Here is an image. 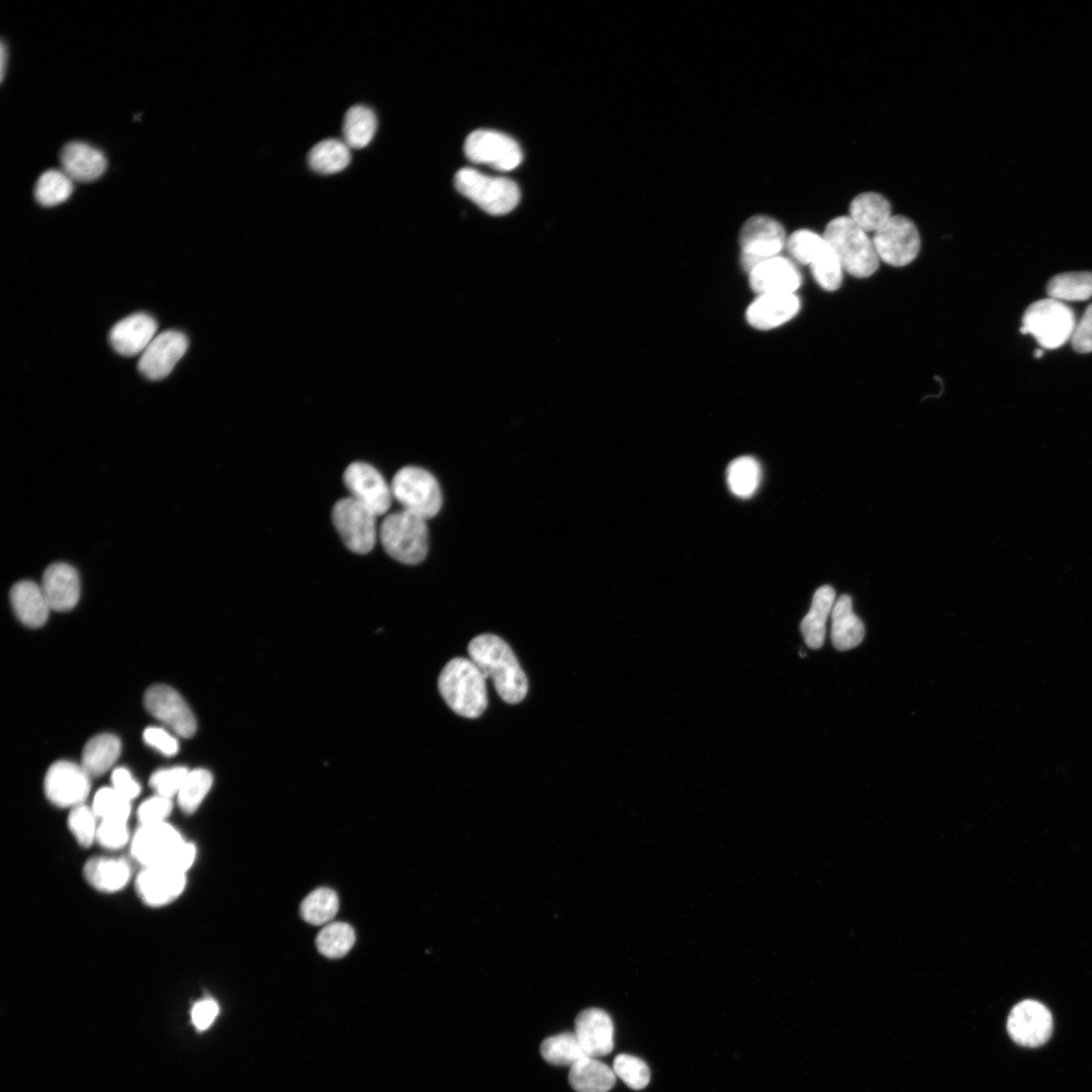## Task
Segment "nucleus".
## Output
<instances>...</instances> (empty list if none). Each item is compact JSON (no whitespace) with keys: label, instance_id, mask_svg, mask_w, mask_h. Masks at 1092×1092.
<instances>
[{"label":"nucleus","instance_id":"f257e3e1","mask_svg":"<svg viewBox=\"0 0 1092 1092\" xmlns=\"http://www.w3.org/2000/svg\"><path fill=\"white\" fill-rule=\"evenodd\" d=\"M469 658L485 678H491L498 696L518 704L528 693V679L509 644L494 634L474 637L467 648Z\"/></svg>","mask_w":1092,"mask_h":1092},{"label":"nucleus","instance_id":"f03ea898","mask_svg":"<svg viewBox=\"0 0 1092 1092\" xmlns=\"http://www.w3.org/2000/svg\"><path fill=\"white\" fill-rule=\"evenodd\" d=\"M130 853L143 868L165 867L186 873L195 860L196 847L163 822L141 825L131 838Z\"/></svg>","mask_w":1092,"mask_h":1092},{"label":"nucleus","instance_id":"7ed1b4c3","mask_svg":"<svg viewBox=\"0 0 1092 1092\" xmlns=\"http://www.w3.org/2000/svg\"><path fill=\"white\" fill-rule=\"evenodd\" d=\"M485 679L470 658L455 657L443 667L438 688L453 712L473 719L479 717L487 707Z\"/></svg>","mask_w":1092,"mask_h":1092},{"label":"nucleus","instance_id":"20e7f679","mask_svg":"<svg viewBox=\"0 0 1092 1092\" xmlns=\"http://www.w3.org/2000/svg\"><path fill=\"white\" fill-rule=\"evenodd\" d=\"M824 239L834 251L845 272L857 278L873 275L879 268V257L873 239L848 215L831 219Z\"/></svg>","mask_w":1092,"mask_h":1092},{"label":"nucleus","instance_id":"39448f33","mask_svg":"<svg viewBox=\"0 0 1092 1092\" xmlns=\"http://www.w3.org/2000/svg\"><path fill=\"white\" fill-rule=\"evenodd\" d=\"M379 538L387 554L401 563L418 564L427 556L429 533L426 520L404 510L383 519Z\"/></svg>","mask_w":1092,"mask_h":1092},{"label":"nucleus","instance_id":"423d86ee","mask_svg":"<svg viewBox=\"0 0 1092 1092\" xmlns=\"http://www.w3.org/2000/svg\"><path fill=\"white\" fill-rule=\"evenodd\" d=\"M454 184L459 193L491 215L509 213L520 201V189L514 181L472 168L460 169L455 174Z\"/></svg>","mask_w":1092,"mask_h":1092},{"label":"nucleus","instance_id":"0eeeda50","mask_svg":"<svg viewBox=\"0 0 1092 1092\" xmlns=\"http://www.w3.org/2000/svg\"><path fill=\"white\" fill-rule=\"evenodd\" d=\"M1076 327L1074 311L1060 300L1040 299L1022 317L1021 334H1030L1041 348L1057 349L1071 340Z\"/></svg>","mask_w":1092,"mask_h":1092},{"label":"nucleus","instance_id":"6e6552de","mask_svg":"<svg viewBox=\"0 0 1092 1092\" xmlns=\"http://www.w3.org/2000/svg\"><path fill=\"white\" fill-rule=\"evenodd\" d=\"M392 497L402 510L424 520L435 517L442 507V492L435 476L424 468L405 466L393 476Z\"/></svg>","mask_w":1092,"mask_h":1092},{"label":"nucleus","instance_id":"1a4fd4ad","mask_svg":"<svg viewBox=\"0 0 1092 1092\" xmlns=\"http://www.w3.org/2000/svg\"><path fill=\"white\" fill-rule=\"evenodd\" d=\"M786 232L783 225L767 215L749 217L739 232L740 262L744 270L751 271L761 262L779 256L786 248Z\"/></svg>","mask_w":1092,"mask_h":1092},{"label":"nucleus","instance_id":"9d476101","mask_svg":"<svg viewBox=\"0 0 1092 1092\" xmlns=\"http://www.w3.org/2000/svg\"><path fill=\"white\" fill-rule=\"evenodd\" d=\"M376 515L353 497L338 500L332 512V520L346 547L352 552L365 554L376 542Z\"/></svg>","mask_w":1092,"mask_h":1092},{"label":"nucleus","instance_id":"9b49d317","mask_svg":"<svg viewBox=\"0 0 1092 1092\" xmlns=\"http://www.w3.org/2000/svg\"><path fill=\"white\" fill-rule=\"evenodd\" d=\"M873 243L880 260L894 267L910 264L920 250V236L914 222L900 214L874 233Z\"/></svg>","mask_w":1092,"mask_h":1092},{"label":"nucleus","instance_id":"f8f14e48","mask_svg":"<svg viewBox=\"0 0 1092 1092\" xmlns=\"http://www.w3.org/2000/svg\"><path fill=\"white\" fill-rule=\"evenodd\" d=\"M464 153L471 162L499 171L513 170L523 160L522 150L514 139L490 129L472 131L464 143Z\"/></svg>","mask_w":1092,"mask_h":1092},{"label":"nucleus","instance_id":"ddd939ff","mask_svg":"<svg viewBox=\"0 0 1092 1092\" xmlns=\"http://www.w3.org/2000/svg\"><path fill=\"white\" fill-rule=\"evenodd\" d=\"M48 800L60 808H74L84 803L90 792V776L82 765L61 760L53 763L44 777Z\"/></svg>","mask_w":1092,"mask_h":1092},{"label":"nucleus","instance_id":"4468645a","mask_svg":"<svg viewBox=\"0 0 1092 1092\" xmlns=\"http://www.w3.org/2000/svg\"><path fill=\"white\" fill-rule=\"evenodd\" d=\"M145 707L151 715L176 734L191 737L197 728L195 717L180 694L166 685H154L145 693Z\"/></svg>","mask_w":1092,"mask_h":1092},{"label":"nucleus","instance_id":"2eb2a0df","mask_svg":"<svg viewBox=\"0 0 1092 1092\" xmlns=\"http://www.w3.org/2000/svg\"><path fill=\"white\" fill-rule=\"evenodd\" d=\"M351 497L371 510L376 516L385 514L391 506L392 493L381 473L365 462L351 463L343 475Z\"/></svg>","mask_w":1092,"mask_h":1092},{"label":"nucleus","instance_id":"dca6fc26","mask_svg":"<svg viewBox=\"0 0 1092 1092\" xmlns=\"http://www.w3.org/2000/svg\"><path fill=\"white\" fill-rule=\"evenodd\" d=\"M1007 1030L1016 1043L1028 1048L1039 1046L1051 1037L1052 1014L1043 1004L1035 1000L1021 1001L1009 1013Z\"/></svg>","mask_w":1092,"mask_h":1092},{"label":"nucleus","instance_id":"f3484780","mask_svg":"<svg viewBox=\"0 0 1092 1092\" xmlns=\"http://www.w3.org/2000/svg\"><path fill=\"white\" fill-rule=\"evenodd\" d=\"M188 347L187 337L175 330L157 335L142 353L139 370L151 380L168 376Z\"/></svg>","mask_w":1092,"mask_h":1092},{"label":"nucleus","instance_id":"a211bd4d","mask_svg":"<svg viewBox=\"0 0 1092 1092\" xmlns=\"http://www.w3.org/2000/svg\"><path fill=\"white\" fill-rule=\"evenodd\" d=\"M186 881V873L165 867H146L139 873L134 886L146 905L162 907L180 897Z\"/></svg>","mask_w":1092,"mask_h":1092},{"label":"nucleus","instance_id":"6ab92c4d","mask_svg":"<svg viewBox=\"0 0 1092 1092\" xmlns=\"http://www.w3.org/2000/svg\"><path fill=\"white\" fill-rule=\"evenodd\" d=\"M574 1033L586 1056L599 1058L613 1051L614 1024L611 1016L602 1009L588 1008L579 1012L574 1021Z\"/></svg>","mask_w":1092,"mask_h":1092},{"label":"nucleus","instance_id":"aec40b11","mask_svg":"<svg viewBox=\"0 0 1092 1092\" xmlns=\"http://www.w3.org/2000/svg\"><path fill=\"white\" fill-rule=\"evenodd\" d=\"M748 275L749 284L757 294L795 293L802 283L797 266L780 255L761 262Z\"/></svg>","mask_w":1092,"mask_h":1092},{"label":"nucleus","instance_id":"412c9836","mask_svg":"<svg viewBox=\"0 0 1092 1092\" xmlns=\"http://www.w3.org/2000/svg\"><path fill=\"white\" fill-rule=\"evenodd\" d=\"M41 589L51 610H72L80 598V578L76 568L65 562L49 565L41 580Z\"/></svg>","mask_w":1092,"mask_h":1092},{"label":"nucleus","instance_id":"4be33fe9","mask_svg":"<svg viewBox=\"0 0 1092 1092\" xmlns=\"http://www.w3.org/2000/svg\"><path fill=\"white\" fill-rule=\"evenodd\" d=\"M158 324L145 312H136L117 322L109 333V342L113 349L123 356L143 353L156 337Z\"/></svg>","mask_w":1092,"mask_h":1092},{"label":"nucleus","instance_id":"5701e85b","mask_svg":"<svg viewBox=\"0 0 1092 1092\" xmlns=\"http://www.w3.org/2000/svg\"><path fill=\"white\" fill-rule=\"evenodd\" d=\"M799 310L800 299L795 293L758 294L746 310V320L757 330H770L792 320Z\"/></svg>","mask_w":1092,"mask_h":1092},{"label":"nucleus","instance_id":"b1692460","mask_svg":"<svg viewBox=\"0 0 1092 1092\" xmlns=\"http://www.w3.org/2000/svg\"><path fill=\"white\" fill-rule=\"evenodd\" d=\"M62 170L73 180L83 183L98 179L105 172L107 161L103 153L84 142H70L61 153Z\"/></svg>","mask_w":1092,"mask_h":1092},{"label":"nucleus","instance_id":"393cba45","mask_svg":"<svg viewBox=\"0 0 1092 1092\" xmlns=\"http://www.w3.org/2000/svg\"><path fill=\"white\" fill-rule=\"evenodd\" d=\"M9 599L16 617L25 626L38 628L47 622L51 608L36 582L20 580L14 583Z\"/></svg>","mask_w":1092,"mask_h":1092},{"label":"nucleus","instance_id":"a878e982","mask_svg":"<svg viewBox=\"0 0 1092 1092\" xmlns=\"http://www.w3.org/2000/svg\"><path fill=\"white\" fill-rule=\"evenodd\" d=\"M83 876L95 890L114 893L127 885L131 869L123 858L96 856L88 859L84 864Z\"/></svg>","mask_w":1092,"mask_h":1092},{"label":"nucleus","instance_id":"bb28decb","mask_svg":"<svg viewBox=\"0 0 1092 1092\" xmlns=\"http://www.w3.org/2000/svg\"><path fill=\"white\" fill-rule=\"evenodd\" d=\"M831 641L839 651L856 647L864 637V626L852 610V600L848 595L840 596L831 612Z\"/></svg>","mask_w":1092,"mask_h":1092},{"label":"nucleus","instance_id":"cd10ccee","mask_svg":"<svg viewBox=\"0 0 1092 1092\" xmlns=\"http://www.w3.org/2000/svg\"><path fill=\"white\" fill-rule=\"evenodd\" d=\"M834 603L835 590L832 586L822 585L815 592L810 610L801 622V632L808 647L818 649L823 645L826 622Z\"/></svg>","mask_w":1092,"mask_h":1092},{"label":"nucleus","instance_id":"c85d7f7f","mask_svg":"<svg viewBox=\"0 0 1092 1092\" xmlns=\"http://www.w3.org/2000/svg\"><path fill=\"white\" fill-rule=\"evenodd\" d=\"M616 1077L613 1068L598 1058L584 1056L570 1067L568 1082L576 1092H609Z\"/></svg>","mask_w":1092,"mask_h":1092},{"label":"nucleus","instance_id":"c756f323","mask_svg":"<svg viewBox=\"0 0 1092 1092\" xmlns=\"http://www.w3.org/2000/svg\"><path fill=\"white\" fill-rule=\"evenodd\" d=\"M892 215L889 200L877 192L857 194L849 204L848 216L867 233L877 232Z\"/></svg>","mask_w":1092,"mask_h":1092},{"label":"nucleus","instance_id":"7c9ffc66","mask_svg":"<svg viewBox=\"0 0 1092 1092\" xmlns=\"http://www.w3.org/2000/svg\"><path fill=\"white\" fill-rule=\"evenodd\" d=\"M120 750V740L115 735L110 733L95 735L83 748L81 765L90 777L101 776L117 760Z\"/></svg>","mask_w":1092,"mask_h":1092},{"label":"nucleus","instance_id":"2f4dec72","mask_svg":"<svg viewBox=\"0 0 1092 1092\" xmlns=\"http://www.w3.org/2000/svg\"><path fill=\"white\" fill-rule=\"evenodd\" d=\"M351 160L348 145L338 139H327L314 145L308 153L309 167L320 174H335L345 169Z\"/></svg>","mask_w":1092,"mask_h":1092},{"label":"nucleus","instance_id":"473e14b6","mask_svg":"<svg viewBox=\"0 0 1092 1092\" xmlns=\"http://www.w3.org/2000/svg\"><path fill=\"white\" fill-rule=\"evenodd\" d=\"M377 127L374 111L365 105H354L348 109L343 122V135L349 148L361 149L372 140Z\"/></svg>","mask_w":1092,"mask_h":1092},{"label":"nucleus","instance_id":"72a5a7b5","mask_svg":"<svg viewBox=\"0 0 1092 1092\" xmlns=\"http://www.w3.org/2000/svg\"><path fill=\"white\" fill-rule=\"evenodd\" d=\"M727 484L733 494L748 498L757 490L761 469L758 461L751 456H741L732 460L726 472Z\"/></svg>","mask_w":1092,"mask_h":1092},{"label":"nucleus","instance_id":"f704fd0d","mask_svg":"<svg viewBox=\"0 0 1092 1092\" xmlns=\"http://www.w3.org/2000/svg\"><path fill=\"white\" fill-rule=\"evenodd\" d=\"M1050 298L1080 301L1092 296V272H1066L1054 276L1048 283Z\"/></svg>","mask_w":1092,"mask_h":1092},{"label":"nucleus","instance_id":"c9c22d12","mask_svg":"<svg viewBox=\"0 0 1092 1092\" xmlns=\"http://www.w3.org/2000/svg\"><path fill=\"white\" fill-rule=\"evenodd\" d=\"M540 1055L554 1066H572L586 1056L574 1032H562L545 1038L540 1044Z\"/></svg>","mask_w":1092,"mask_h":1092},{"label":"nucleus","instance_id":"e433bc0d","mask_svg":"<svg viewBox=\"0 0 1092 1092\" xmlns=\"http://www.w3.org/2000/svg\"><path fill=\"white\" fill-rule=\"evenodd\" d=\"M74 181L63 171L50 169L37 179L34 197L43 206L50 207L65 202L74 190Z\"/></svg>","mask_w":1092,"mask_h":1092},{"label":"nucleus","instance_id":"4c0bfd02","mask_svg":"<svg viewBox=\"0 0 1092 1092\" xmlns=\"http://www.w3.org/2000/svg\"><path fill=\"white\" fill-rule=\"evenodd\" d=\"M338 909L339 899L336 892L329 888H318L304 898L300 914L306 922L321 925L331 921Z\"/></svg>","mask_w":1092,"mask_h":1092},{"label":"nucleus","instance_id":"58836bf2","mask_svg":"<svg viewBox=\"0 0 1092 1092\" xmlns=\"http://www.w3.org/2000/svg\"><path fill=\"white\" fill-rule=\"evenodd\" d=\"M353 927L345 922H333L326 925L317 934L315 943L318 951L331 959L344 957L355 942Z\"/></svg>","mask_w":1092,"mask_h":1092},{"label":"nucleus","instance_id":"ea45409f","mask_svg":"<svg viewBox=\"0 0 1092 1092\" xmlns=\"http://www.w3.org/2000/svg\"><path fill=\"white\" fill-rule=\"evenodd\" d=\"M213 782L211 772L204 768L189 770L178 795V804L186 814L194 813L209 792Z\"/></svg>","mask_w":1092,"mask_h":1092},{"label":"nucleus","instance_id":"a19ab883","mask_svg":"<svg viewBox=\"0 0 1092 1092\" xmlns=\"http://www.w3.org/2000/svg\"><path fill=\"white\" fill-rule=\"evenodd\" d=\"M827 242L823 235L807 229L794 232L788 239L786 248L790 255L799 263L811 265L820 253L826 248Z\"/></svg>","mask_w":1092,"mask_h":1092},{"label":"nucleus","instance_id":"79ce46f5","mask_svg":"<svg viewBox=\"0 0 1092 1092\" xmlns=\"http://www.w3.org/2000/svg\"><path fill=\"white\" fill-rule=\"evenodd\" d=\"M810 267L814 279L824 290L835 291L841 286L844 270L828 243Z\"/></svg>","mask_w":1092,"mask_h":1092},{"label":"nucleus","instance_id":"37998d69","mask_svg":"<svg viewBox=\"0 0 1092 1092\" xmlns=\"http://www.w3.org/2000/svg\"><path fill=\"white\" fill-rule=\"evenodd\" d=\"M98 818L126 820L130 814V801L112 787L98 790L91 807Z\"/></svg>","mask_w":1092,"mask_h":1092},{"label":"nucleus","instance_id":"c03bdc74","mask_svg":"<svg viewBox=\"0 0 1092 1092\" xmlns=\"http://www.w3.org/2000/svg\"><path fill=\"white\" fill-rule=\"evenodd\" d=\"M613 1071L628 1087L634 1090L645 1088L650 1081V1071L647 1064L632 1055H618L613 1063Z\"/></svg>","mask_w":1092,"mask_h":1092},{"label":"nucleus","instance_id":"a18cd8bd","mask_svg":"<svg viewBox=\"0 0 1092 1092\" xmlns=\"http://www.w3.org/2000/svg\"><path fill=\"white\" fill-rule=\"evenodd\" d=\"M97 816L92 808L81 804L71 809L68 816V827L76 841L83 847H89L96 841Z\"/></svg>","mask_w":1092,"mask_h":1092},{"label":"nucleus","instance_id":"49530a36","mask_svg":"<svg viewBox=\"0 0 1092 1092\" xmlns=\"http://www.w3.org/2000/svg\"><path fill=\"white\" fill-rule=\"evenodd\" d=\"M188 772L184 766L159 769L151 776L150 786L157 795L171 799L178 795Z\"/></svg>","mask_w":1092,"mask_h":1092},{"label":"nucleus","instance_id":"de8ad7c7","mask_svg":"<svg viewBox=\"0 0 1092 1092\" xmlns=\"http://www.w3.org/2000/svg\"><path fill=\"white\" fill-rule=\"evenodd\" d=\"M129 839L126 820L103 819L99 822L96 841L104 848H122Z\"/></svg>","mask_w":1092,"mask_h":1092},{"label":"nucleus","instance_id":"09e8293b","mask_svg":"<svg viewBox=\"0 0 1092 1092\" xmlns=\"http://www.w3.org/2000/svg\"><path fill=\"white\" fill-rule=\"evenodd\" d=\"M172 807L171 799L156 794L140 805L138 809L139 822L141 825L167 822L166 819L170 815Z\"/></svg>","mask_w":1092,"mask_h":1092},{"label":"nucleus","instance_id":"8fccbe9b","mask_svg":"<svg viewBox=\"0 0 1092 1092\" xmlns=\"http://www.w3.org/2000/svg\"><path fill=\"white\" fill-rule=\"evenodd\" d=\"M1071 343L1078 353L1092 352V303L1086 308L1080 322L1076 324Z\"/></svg>","mask_w":1092,"mask_h":1092},{"label":"nucleus","instance_id":"3c124183","mask_svg":"<svg viewBox=\"0 0 1092 1092\" xmlns=\"http://www.w3.org/2000/svg\"><path fill=\"white\" fill-rule=\"evenodd\" d=\"M143 738L148 745L167 756L176 754L179 749L177 739L163 728L149 727L145 729Z\"/></svg>","mask_w":1092,"mask_h":1092},{"label":"nucleus","instance_id":"603ef678","mask_svg":"<svg viewBox=\"0 0 1092 1092\" xmlns=\"http://www.w3.org/2000/svg\"><path fill=\"white\" fill-rule=\"evenodd\" d=\"M218 1011L216 1001L211 998L201 999L191 1009V1020L197 1029L203 1030L212 1024Z\"/></svg>","mask_w":1092,"mask_h":1092},{"label":"nucleus","instance_id":"864d4df0","mask_svg":"<svg viewBox=\"0 0 1092 1092\" xmlns=\"http://www.w3.org/2000/svg\"><path fill=\"white\" fill-rule=\"evenodd\" d=\"M111 783L112 788L129 801L136 798L141 792L140 784L124 767H117L112 771Z\"/></svg>","mask_w":1092,"mask_h":1092},{"label":"nucleus","instance_id":"5fc2aeb1","mask_svg":"<svg viewBox=\"0 0 1092 1092\" xmlns=\"http://www.w3.org/2000/svg\"><path fill=\"white\" fill-rule=\"evenodd\" d=\"M7 62H8V51H7V47H6L5 42L2 40L1 41V47H0V76H1V82H3L4 77H5Z\"/></svg>","mask_w":1092,"mask_h":1092},{"label":"nucleus","instance_id":"6e6d98bb","mask_svg":"<svg viewBox=\"0 0 1092 1092\" xmlns=\"http://www.w3.org/2000/svg\"><path fill=\"white\" fill-rule=\"evenodd\" d=\"M1042 354H1043V350L1036 349L1035 352H1034V357L1035 358H1040L1042 356Z\"/></svg>","mask_w":1092,"mask_h":1092}]
</instances>
